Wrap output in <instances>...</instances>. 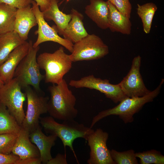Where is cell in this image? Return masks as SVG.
I'll return each mask as SVG.
<instances>
[{
  "mask_svg": "<svg viewBox=\"0 0 164 164\" xmlns=\"http://www.w3.org/2000/svg\"><path fill=\"white\" fill-rule=\"evenodd\" d=\"M50 94L47 104V112L54 119L63 121L74 120L78 111L75 108L76 98L66 80L48 87Z\"/></svg>",
  "mask_w": 164,
  "mask_h": 164,
  "instance_id": "1",
  "label": "cell"
},
{
  "mask_svg": "<svg viewBox=\"0 0 164 164\" xmlns=\"http://www.w3.org/2000/svg\"><path fill=\"white\" fill-rule=\"evenodd\" d=\"M39 122L45 132L59 138L65 148L69 147L75 156L73 146L75 140L82 138L86 140L94 130L74 120L63 121L62 123L56 122L51 116L40 117Z\"/></svg>",
  "mask_w": 164,
  "mask_h": 164,
  "instance_id": "2",
  "label": "cell"
},
{
  "mask_svg": "<svg viewBox=\"0 0 164 164\" xmlns=\"http://www.w3.org/2000/svg\"><path fill=\"white\" fill-rule=\"evenodd\" d=\"M164 82V80L162 79L157 88L146 95L127 97L116 106L99 112L93 118L90 127L92 128L99 121L111 115L118 116L125 124L132 122L134 114L138 112L145 104L152 101L159 95Z\"/></svg>",
  "mask_w": 164,
  "mask_h": 164,
  "instance_id": "3",
  "label": "cell"
},
{
  "mask_svg": "<svg viewBox=\"0 0 164 164\" xmlns=\"http://www.w3.org/2000/svg\"><path fill=\"white\" fill-rule=\"evenodd\" d=\"M37 61L40 69L45 71V82L55 84L62 81L64 76L71 69L73 63L70 55L64 52L62 46L53 53L40 54Z\"/></svg>",
  "mask_w": 164,
  "mask_h": 164,
  "instance_id": "4",
  "label": "cell"
},
{
  "mask_svg": "<svg viewBox=\"0 0 164 164\" xmlns=\"http://www.w3.org/2000/svg\"><path fill=\"white\" fill-rule=\"evenodd\" d=\"M29 42L28 52L17 67L13 78L17 80L22 89L31 86L40 93V84L45 76L41 73L37 61L36 54L39 47H34L32 41L30 40Z\"/></svg>",
  "mask_w": 164,
  "mask_h": 164,
  "instance_id": "5",
  "label": "cell"
},
{
  "mask_svg": "<svg viewBox=\"0 0 164 164\" xmlns=\"http://www.w3.org/2000/svg\"><path fill=\"white\" fill-rule=\"evenodd\" d=\"M109 53L108 46L99 36L89 34L74 43L70 58L73 62L100 59Z\"/></svg>",
  "mask_w": 164,
  "mask_h": 164,
  "instance_id": "6",
  "label": "cell"
},
{
  "mask_svg": "<svg viewBox=\"0 0 164 164\" xmlns=\"http://www.w3.org/2000/svg\"><path fill=\"white\" fill-rule=\"evenodd\" d=\"M27 99V109L21 127L29 133L39 125L40 116L47 112L49 99L33 90L30 86L23 89Z\"/></svg>",
  "mask_w": 164,
  "mask_h": 164,
  "instance_id": "7",
  "label": "cell"
},
{
  "mask_svg": "<svg viewBox=\"0 0 164 164\" xmlns=\"http://www.w3.org/2000/svg\"><path fill=\"white\" fill-rule=\"evenodd\" d=\"M17 80L13 78L0 88L1 101L21 126L25 117L23 104L26 95Z\"/></svg>",
  "mask_w": 164,
  "mask_h": 164,
  "instance_id": "8",
  "label": "cell"
},
{
  "mask_svg": "<svg viewBox=\"0 0 164 164\" xmlns=\"http://www.w3.org/2000/svg\"><path fill=\"white\" fill-rule=\"evenodd\" d=\"M69 84L76 88H86L98 91L115 103L128 97L122 91L119 84H111L109 80L97 78L93 75L84 77L78 80H71Z\"/></svg>",
  "mask_w": 164,
  "mask_h": 164,
  "instance_id": "9",
  "label": "cell"
},
{
  "mask_svg": "<svg viewBox=\"0 0 164 164\" xmlns=\"http://www.w3.org/2000/svg\"><path fill=\"white\" fill-rule=\"evenodd\" d=\"M108 134L98 128L91 133L86 140L90 147L88 164H116L111 156L107 145Z\"/></svg>",
  "mask_w": 164,
  "mask_h": 164,
  "instance_id": "10",
  "label": "cell"
},
{
  "mask_svg": "<svg viewBox=\"0 0 164 164\" xmlns=\"http://www.w3.org/2000/svg\"><path fill=\"white\" fill-rule=\"evenodd\" d=\"M32 8L36 16L38 29L36 33L38 35L36 41L33 43L34 47H36L41 43L47 41H52L59 43L65 47L71 53L72 52L73 44L71 42L60 37L55 29L50 27L44 19L43 12L40 10L39 5L33 0Z\"/></svg>",
  "mask_w": 164,
  "mask_h": 164,
  "instance_id": "11",
  "label": "cell"
},
{
  "mask_svg": "<svg viewBox=\"0 0 164 164\" xmlns=\"http://www.w3.org/2000/svg\"><path fill=\"white\" fill-rule=\"evenodd\" d=\"M141 61L139 55L134 58L129 72L119 83L122 91L127 97H141L151 91L146 87L140 73Z\"/></svg>",
  "mask_w": 164,
  "mask_h": 164,
  "instance_id": "12",
  "label": "cell"
},
{
  "mask_svg": "<svg viewBox=\"0 0 164 164\" xmlns=\"http://www.w3.org/2000/svg\"><path fill=\"white\" fill-rule=\"evenodd\" d=\"M29 47V42L26 41L13 50L6 60L0 65V77L5 84L13 78L17 67L27 54Z\"/></svg>",
  "mask_w": 164,
  "mask_h": 164,
  "instance_id": "13",
  "label": "cell"
},
{
  "mask_svg": "<svg viewBox=\"0 0 164 164\" xmlns=\"http://www.w3.org/2000/svg\"><path fill=\"white\" fill-rule=\"evenodd\" d=\"M39 125L29 133V137L32 143L35 144L39 153L42 163L47 164L52 158L51 149L54 146L57 137L55 135H46L42 131Z\"/></svg>",
  "mask_w": 164,
  "mask_h": 164,
  "instance_id": "14",
  "label": "cell"
},
{
  "mask_svg": "<svg viewBox=\"0 0 164 164\" xmlns=\"http://www.w3.org/2000/svg\"><path fill=\"white\" fill-rule=\"evenodd\" d=\"M37 25L36 18L31 5L17 9L14 31L22 40L26 41L30 30Z\"/></svg>",
  "mask_w": 164,
  "mask_h": 164,
  "instance_id": "15",
  "label": "cell"
},
{
  "mask_svg": "<svg viewBox=\"0 0 164 164\" xmlns=\"http://www.w3.org/2000/svg\"><path fill=\"white\" fill-rule=\"evenodd\" d=\"M12 153L19 156L20 159L40 157V153L37 147L30 140L29 133L21 127Z\"/></svg>",
  "mask_w": 164,
  "mask_h": 164,
  "instance_id": "16",
  "label": "cell"
},
{
  "mask_svg": "<svg viewBox=\"0 0 164 164\" xmlns=\"http://www.w3.org/2000/svg\"><path fill=\"white\" fill-rule=\"evenodd\" d=\"M90 4L86 6L85 13L100 28H108L109 8L107 2L104 0H90Z\"/></svg>",
  "mask_w": 164,
  "mask_h": 164,
  "instance_id": "17",
  "label": "cell"
},
{
  "mask_svg": "<svg viewBox=\"0 0 164 164\" xmlns=\"http://www.w3.org/2000/svg\"><path fill=\"white\" fill-rule=\"evenodd\" d=\"M70 14L71 19L61 35L64 38L73 43L86 36L88 33L84 26L83 15L73 8Z\"/></svg>",
  "mask_w": 164,
  "mask_h": 164,
  "instance_id": "18",
  "label": "cell"
},
{
  "mask_svg": "<svg viewBox=\"0 0 164 164\" xmlns=\"http://www.w3.org/2000/svg\"><path fill=\"white\" fill-rule=\"evenodd\" d=\"M107 2L109 8L108 28L112 32L130 35L132 26L130 19L120 12L109 1Z\"/></svg>",
  "mask_w": 164,
  "mask_h": 164,
  "instance_id": "19",
  "label": "cell"
},
{
  "mask_svg": "<svg viewBox=\"0 0 164 164\" xmlns=\"http://www.w3.org/2000/svg\"><path fill=\"white\" fill-rule=\"evenodd\" d=\"M49 8L42 12L45 20H53L56 25L57 31L60 34L65 29L71 18V14H67L59 9L57 0H50Z\"/></svg>",
  "mask_w": 164,
  "mask_h": 164,
  "instance_id": "20",
  "label": "cell"
},
{
  "mask_svg": "<svg viewBox=\"0 0 164 164\" xmlns=\"http://www.w3.org/2000/svg\"><path fill=\"white\" fill-rule=\"evenodd\" d=\"M26 41L14 31L0 35V65L6 60L13 50Z\"/></svg>",
  "mask_w": 164,
  "mask_h": 164,
  "instance_id": "21",
  "label": "cell"
},
{
  "mask_svg": "<svg viewBox=\"0 0 164 164\" xmlns=\"http://www.w3.org/2000/svg\"><path fill=\"white\" fill-rule=\"evenodd\" d=\"M21 128L6 107L0 102V134H18Z\"/></svg>",
  "mask_w": 164,
  "mask_h": 164,
  "instance_id": "22",
  "label": "cell"
},
{
  "mask_svg": "<svg viewBox=\"0 0 164 164\" xmlns=\"http://www.w3.org/2000/svg\"><path fill=\"white\" fill-rule=\"evenodd\" d=\"M17 9L0 3V35L14 31Z\"/></svg>",
  "mask_w": 164,
  "mask_h": 164,
  "instance_id": "23",
  "label": "cell"
},
{
  "mask_svg": "<svg viewBox=\"0 0 164 164\" xmlns=\"http://www.w3.org/2000/svg\"><path fill=\"white\" fill-rule=\"evenodd\" d=\"M137 6V14L141 19L143 31L146 34H149L157 7L155 3L151 2L142 5L138 4Z\"/></svg>",
  "mask_w": 164,
  "mask_h": 164,
  "instance_id": "24",
  "label": "cell"
},
{
  "mask_svg": "<svg viewBox=\"0 0 164 164\" xmlns=\"http://www.w3.org/2000/svg\"><path fill=\"white\" fill-rule=\"evenodd\" d=\"M111 156L116 164H138L135 151L132 149L120 152L112 149Z\"/></svg>",
  "mask_w": 164,
  "mask_h": 164,
  "instance_id": "25",
  "label": "cell"
},
{
  "mask_svg": "<svg viewBox=\"0 0 164 164\" xmlns=\"http://www.w3.org/2000/svg\"><path fill=\"white\" fill-rule=\"evenodd\" d=\"M136 157L140 159L141 164H164V156L155 150L135 153Z\"/></svg>",
  "mask_w": 164,
  "mask_h": 164,
  "instance_id": "26",
  "label": "cell"
},
{
  "mask_svg": "<svg viewBox=\"0 0 164 164\" xmlns=\"http://www.w3.org/2000/svg\"><path fill=\"white\" fill-rule=\"evenodd\" d=\"M18 134H0V153H12Z\"/></svg>",
  "mask_w": 164,
  "mask_h": 164,
  "instance_id": "27",
  "label": "cell"
},
{
  "mask_svg": "<svg viewBox=\"0 0 164 164\" xmlns=\"http://www.w3.org/2000/svg\"><path fill=\"white\" fill-rule=\"evenodd\" d=\"M121 14L130 18L132 6L129 0H108Z\"/></svg>",
  "mask_w": 164,
  "mask_h": 164,
  "instance_id": "28",
  "label": "cell"
},
{
  "mask_svg": "<svg viewBox=\"0 0 164 164\" xmlns=\"http://www.w3.org/2000/svg\"><path fill=\"white\" fill-rule=\"evenodd\" d=\"M32 1L33 0H0V3H4L18 9L30 5Z\"/></svg>",
  "mask_w": 164,
  "mask_h": 164,
  "instance_id": "29",
  "label": "cell"
},
{
  "mask_svg": "<svg viewBox=\"0 0 164 164\" xmlns=\"http://www.w3.org/2000/svg\"><path fill=\"white\" fill-rule=\"evenodd\" d=\"M19 159V156L12 153L8 154L0 153V164H16Z\"/></svg>",
  "mask_w": 164,
  "mask_h": 164,
  "instance_id": "30",
  "label": "cell"
},
{
  "mask_svg": "<svg viewBox=\"0 0 164 164\" xmlns=\"http://www.w3.org/2000/svg\"><path fill=\"white\" fill-rule=\"evenodd\" d=\"M66 156L60 153L58 154L54 158L49 160L47 164H67Z\"/></svg>",
  "mask_w": 164,
  "mask_h": 164,
  "instance_id": "31",
  "label": "cell"
},
{
  "mask_svg": "<svg viewBox=\"0 0 164 164\" xmlns=\"http://www.w3.org/2000/svg\"><path fill=\"white\" fill-rule=\"evenodd\" d=\"M42 162L40 157L30 158L23 159H19L16 164H40Z\"/></svg>",
  "mask_w": 164,
  "mask_h": 164,
  "instance_id": "32",
  "label": "cell"
},
{
  "mask_svg": "<svg viewBox=\"0 0 164 164\" xmlns=\"http://www.w3.org/2000/svg\"><path fill=\"white\" fill-rule=\"evenodd\" d=\"M39 5L40 10L43 12L50 6V0H34Z\"/></svg>",
  "mask_w": 164,
  "mask_h": 164,
  "instance_id": "33",
  "label": "cell"
},
{
  "mask_svg": "<svg viewBox=\"0 0 164 164\" xmlns=\"http://www.w3.org/2000/svg\"><path fill=\"white\" fill-rule=\"evenodd\" d=\"M4 84V83L0 77V88L2 87Z\"/></svg>",
  "mask_w": 164,
  "mask_h": 164,
  "instance_id": "34",
  "label": "cell"
},
{
  "mask_svg": "<svg viewBox=\"0 0 164 164\" xmlns=\"http://www.w3.org/2000/svg\"><path fill=\"white\" fill-rule=\"evenodd\" d=\"M67 2H68L70 0H66Z\"/></svg>",
  "mask_w": 164,
  "mask_h": 164,
  "instance_id": "35",
  "label": "cell"
},
{
  "mask_svg": "<svg viewBox=\"0 0 164 164\" xmlns=\"http://www.w3.org/2000/svg\"><path fill=\"white\" fill-rule=\"evenodd\" d=\"M1 102V100H0V102Z\"/></svg>",
  "mask_w": 164,
  "mask_h": 164,
  "instance_id": "36",
  "label": "cell"
}]
</instances>
